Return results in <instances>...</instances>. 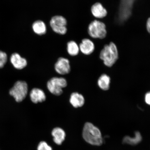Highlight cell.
Returning a JSON list of instances; mask_svg holds the SVG:
<instances>
[{
    "mask_svg": "<svg viewBox=\"0 0 150 150\" xmlns=\"http://www.w3.org/2000/svg\"><path fill=\"white\" fill-rule=\"evenodd\" d=\"M82 136L86 142L91 145L99 146L103 142L100 130L92 123L87 122L84 125Z\"/></svg>",
    "mask_w": 150,
    "mask_h": 150,
    "instance_id": "6da1fadb",
    "label": "cell"
},
{
    "mask_svg": "<svg viewBox=\"0 0 150 150\" xmlns=\"http://www.w3.org/2000/svg\"><path fill=\"white\" fill-rule=\"evenodd\" d=\"M118 56L117 47L113 42H111L105 45L101 50L100 58L106 66L111 67L117 62Z\"/></svg>",
    "mask_w": 150,
    "mask_h": 150,
    "instance_id": "7a4b0ae2",
    "label": "cell"
},
{
    "mask_svg": "<svg viewBox=\"0 0 150 150\" xmlns=\"http://www.w3.org/2000/svg\"><path fill=\"white\" fill-rule=\"evenodd\" d=\"M28 91V84L23 81H18L9 90V94L14 98L16 102H22L26 98Z\"/></svg>",
    "mask_w": 150,
    "mask_h": 150,
    "instance_id": "3957f363",
    "label": "cell"
},
{
    "mask_svg": "<svg viewBox=\"0 0 150 150\" xmlns=\"http://www.w3.org/2000/svg\"><path fill=\"white\" fill-rule=\"evenodd\" d=\"M88 31L90 36L93 38H104L107 34L105 24L97 20L93 21L89 24Z\"/></svg>",
    "mask_w": 150,
    "mask_h": 150,
    "instance_id": "277c9868",
    "label": "cell"
},
{
    "mask_svg": "<svg viewBox=\"0 0 150 150\" xmlns=\"http://www.w3.org/2000/svg\"><path fill=\"white\" fill-rule=\"evenodd\" d=\"M67 82L65 79L60 77H53L47 83V88L50 93L59 96L63 93V89L67 87Z\"/></svg>",
    "mask_w": 150,
    "mask_h": 150,
    "instance_id": "5b68a950",
    "label": "cell"
},
{
    "mask_svg": "<svg viewBox=\"0 0 150 150\" xmlns=\"http://www.w3.org/2000/svg\"><path fill=\"white\" fill-rule=\"evenodd\" d=\"M67 25L66 19L59 15L52 17L50 21V25L52 30L60 35H64L67 33Z\"/></svg>",
    "mask_w": 150,
    "mask_h": 150,
    "instance_id": "8992f818",
    "label": "cell"
},
{
    "mask_svg": "<svg viewBox=\"0 0 150 150\" xmlns=\"http://www.w3.org/2000/svg\"><path fill=\"white\" fill-rule=\"evenodd\" d=\"M55 69L56 72L60 74H69L71 70L70 61L67 58H59L55 65Z\"/></svg>",
    "mask_w": 150,
    "mask_h": 150,
    "instance_id": "52a82bcc",
    "label": "cell"
},
{
    "mask_svg": "<svg viewBox=\"0 0 150 150\" xmlns=\"http://www.w3.org/2000/svg\"><path fill=\"white\" fill-rule=\"evenodd\" d=\"M10 61L15 68L18 70L25 68L28 64L27 60L18 53H14L11 55Z\"/></svg>",
    "mask_w": 150,
    "mask_h": 150,
    "instance_id": "ba28073f",
    "label": "cell"
},
{
    "mask_svg": "<svg viewBox=\"0 0 150 150\" xmlns=\"http://www.w3.org/2000/svg\"><path fill=\"white\" fill-rule=\"evenodd\" d=\"M30 97L32 102L35 104L44 102L46 98L44 91L38 88H34L30 92Z\"/></svg>",
    "mask_w": 150,
    "mask_h": 150,
    "instance_id": "9c48e42d",
    "label": "cell"
},
{
    "mask_svg": "<svg viewBox=\"0 0 150 150\" xmlns=\"http://www.w3.org/2000/svg\"><path fill=\"white\" fill-rule=\"evenodd\" d=\"M80 50L82 54L85 55H89L94 51V44L90 39H84L79 45Z\"/></svg>",
    "mask_w": 150,
    "mask_h": 150,
    "instance_id": "30bf717a",
    "label": "cell"
},
{
    "mask_svg": "<svg viewBox=\"0 0 150 150\" xmlns=\"http://www.w3.org/2000/svg\"><path fill=\"white\" fill-rule=\"evenodd\" d=\"M92 14L95 18H102L108 14L107 11L101 3H96L92 5L91 8Z\"/></svg>",
    "mask_w": 150,
    "mask_h": 150,
    "instance_id": "8fae6325",
    "label": "cell"
},
{
    "mask_svg": "<svg viewBox=\"0 0 150 150\" xmlns=\"http://www.w3.org/2000/svg\"><path fill=\"white\" fill-rule=\"evenodd\" d=\"M52 134L53 137V140L57 145H61L64 141L66 134L64 130L60 127H57L54 128L52 132Z\"/></svg>",
    "mask_w": 150,
    "mask_h": 150,
    "instance_id": "7c38bea8",
    "label": "cell"
},
{
    "mask_svg": "<svg viewBox=\"0 0 150 150\" xmlns=\"http://www.w3.org/2000/svg\"><path fill=\"white\" fill-rule=\"evenodd\" d=\"M71 104L74 108L81 107L85 103V99L83 96L78 93H73L71 94L70 99Z\"/></svg>",
    "mask_w": 150,
    "mask_h": 150,
    "instance_id": "4fadbf2b",
    "label": "cell"
},
{
    "mask_svg": "<svg viewBox=\"0 0 150 150\" xmlns=\"http://www.w3.org/2000/svg\"><path fill=\"white\" fill-rule=\"evenodd\" d=\"M32 29L35 33L39 35H45L47 30L46 24L44 21L40 20H37L33 22Z\"/></svg>",
    "mask_w": 150,
    "mask_h": 150,
    "instance_id": "5bb4252c",
    "label": "cell"
},
{
    "mask_svg": "<svg viewBox=\"0 0 150 150\" xmlns=\"http://www.w3.org/2000/svg\"><path fill=\"white\" fill-rule=\"evenodd\" d=\"M142 140V137L139 131L135 132L134 137H131L129 136H126L124 138L123 140V144H127L131 145H137Z\"/></svg>",
    "mask_w": 150,
    "mask_h": 150,
    "instance_id": "9a60e30c",
    "label": "cell"
},
{
    "mask_svg": "<svg viewBox=\"0 0 150 150\" xmlns=\"http://www.w3.org/2000/svg\"><path fill=\"white\" fill-rule=\"evenodd\" d=\"M110 81V77L106 74H103L98 79V86L101 89L107 91L109 89Z\"/></svg>",
    "mask_w": 150,
    "mask_h": 150,
    "instance_id": "2e32d148",
    "label": "cell"
},
{
    "mask_svg": "<svg viewBox=\"0 0 150 150\" xmlns=\"http://www.w3.org/2000/svg\"><path fill=\"white\" fill-rule=\"evenodd\" d=\"M67 50L71 56L77 55L80 51L79 45L75 41H70L67 43Z\"/></svg>",
    "mask_w": 150,
    "mask_h": 150,
    "instance_id": "e0dca14e",
    "label": "cell"
},
{
    "mask_svg": "<svg viewBox=\"0 0 150 150\" xmlns=\"http://www.w3.org/2000/svg\"><path fill=\"white\" fill-rule=\"evenodd\" d=\"M7 55L5 52L0 50V69L2 68L6 63Z\"/></svg>",
    "mask_w": 150,
    "mask_h": 150,
    "instance_id": "ac0fdd59",
    "label": "cell"
},
{
    "mask_svg": "<svg viewBox=\"0 0 150 150\" xmlns=\"http://www.w3.org/2000/svg\"><path fill=\"white\" fill-rule=\"evenodd\" d=\"M37 150H52V148L46 142H41L38 146Z\"/></svg>",
    "mask_w": 150,
    "mask_h": 150,
    "instance_id": "d6986e66",
    "label": "cell"
},
{
    "mask_svg": "<svg viewBox=\"0 0 150 150\" xmlns=\"http://www.w3.org/2000/svg\"><path fill=\"white\" fill-rule=\"evenodd\" d=\"M145 101L147 104L150 105V92L146 94L145 96Z\"/></svg>",
    "mask_w": 150,
    "mask_h": 150,
    "instance_id": "ffe728a7",
    "label": "cell"
},
{
    "mask_svg": "<svg viewBox=\"0 0 150 150\" xmlns=\"http://www.w3.org/2000/svg\"><path fill=\"white\" fill-rule=\"evenodd\" d=\"M146 28L148 32L150 34V18H148L147 20V23H146Z\"/></svg>",
    "mask_w": 150,
    "mask_h": 150,
    "instance_id": "44dd1931",
    "label": "cell"
}]
</instances>
